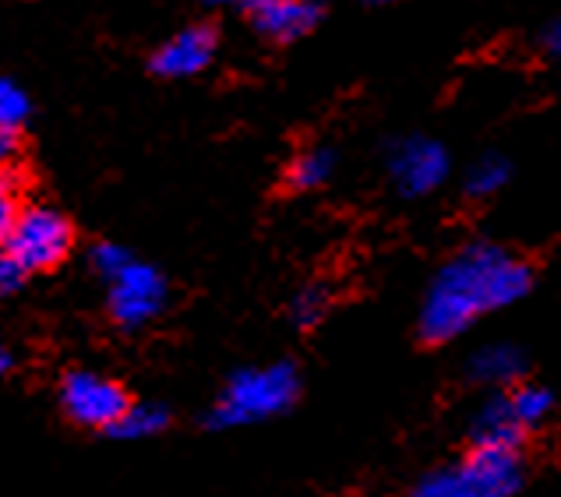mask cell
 <instances>
[{
  "instance_id": "14",
  "label": "cell",
  "mask_w": 561,
  "mask_h": 497,
  "mask_svg": "<svg viewBox=\"0 0 561 497\" xmlns=\"http://www.w3.org/2000/svg\"><path fill=\"white\" fill-rule=\"evenodd\" d=\"M505 395H508V406L516 413V420L523 424L526 435L537 430L554 413V392L543 389V384L519 381V384H512V389H505Z\"/></svg>"
},
{
  "instance_id": "22",
  "label": "cell",
  "mask_w": 561,
  "mask_h": 497,
  "mask_svg": "<svg viewBox=\"0 0 561 497\" xmlns=\"http://www.w3.org/2000/svg\"><path fill=\"white\" fill-rule=\"evenodd\" d=\"M14 152H19V135H14V131H4V127H0V170H4V166L11 163Z\"/></svg>"
},
{
  "instance_id": "23",
  "label": "cell",
  "mask_w": 561,
  "mask_h": 497,
  "mask_svg": "<svg viewBox=\"0 0 561 497\" xmlns=\"http://www.w3.org/2000/svg\"><path fill=\"white\" fill-rule=\"evenodd\" d=\"M11 367H14V357H11V349H8L4 343H0V378H4V374L11 371Z\"/></svg>"
},
{
  "instance_id": "13",
  "label": "cell",
  "mask_w": 561,
  "mask_h": 497,
  "mask_svg": "<svg viewBox=\"0 0 561 497\" xmlns=\"http://www.w3.org/2000/svg\"><path fill=\"white\" fill-rule=\"evenodd\" d=\"M512 181V163L508 155L502 152H484L480 159H473L467 176H462V190H467L470 198H494L499 190Z\"/></svg>"
},
{
  "instance_id": "9",
  "label": "cell",
  "mask_w": 561,
  "mask_h": 497,
  "mask_svg": "<svg viewBox=\"0 0 561 497\" xmlns=\"http://www.w3.org/2000/svg\"><path fill=\"white\" fill-rule=\"evenodd\" d=\"M216 50L219 36L213 25H187L152 54V71L159 78H195L213 63Z\"/></svg>"
},
{
  "instance_id": "5",
  "label": "cell",
  "mask_w": 561,
  "mask_h": 497,
  "mask_svg": "<svg viewBox=\"0 0 561 497\" xmlns=\"http://www.w3.org/2000/svg\"><path fill=\"white\" fill-rule=\"evenodd\" d=\"M385 170L403 198H427L448 181L453 155L431 135H403L385 152Z\"/></svg>"
},
{
  "instance_id": "21",
  "label": "cell",
  "mask_w": 561,
  "mask_h": 497,
  "mask_svg": "<svg viewBox=\"0 0 561 497\" xmlns=\"http://www.w3.org/2000/svg\"><path fill=\"white\" fill-rule=\"evenodd\" d=\"M28 271L11 258L8 247H0V297H11L25 282Z\"/></svg>"
},
{
  "instance_id": "15",
  "label": "cell",
  "mask_w": 561,
  "mask_h": 497,
  "mask_svg": "<svg viewBox=\"0 0 561 497\" xmlns=\"http://www.w3.org/2000/svg\"><path fill=\"white\" fill-rule=\"evenodd\" d=\"M170 413L159 403H127L124 413L117 416V424L110 427V435H117L124 441H146L156 438L159 430H167Z\"/></svg>"
},
{
  "instance_id": "7",
  "label": "cell",
  "mask_w": 561,
  "mask_h": 497,
  "mask_svg": "<svg viewBox=\"0 0 561 497\" xmlns=\"http://www.w3.org/2000/svg\"><path fill=\"white\" fill-rule=\"evenodd\" d=\"M127 403L131 398L121 384L100 371H71L60 381V406L78 427L110 430Z\"/></svg>"
},
{
  "instance_id": "24",
  "label": "cell",
  "mask_w": 561,
  "mask_h": 497,
  "mask_svg": "<svg viewBox=\"0 0 561 497\" xmlns=\"http://www.w3.org/2000/svg\"><path fill=\"white\" fill-rule=\"evenodd\" d=\"M208 8H233V4H248V0H205Z\"/></svg>"
},
{
  "instance_id": "3",
  "label": "cell",
  "mask_w": 561,
  "mask_h": 497,
  "mask_svg": "<svg viewBox=\"0 0 561 497\" xmlns=\"http://www.w3.org/2000/svg\"><path fill=\"white\" fill-rule=\"evenodd\" d=\"M523 476V448L473 444L467 459L427 473L413 497H512Z\"/></svg>"
},
{
  "instance_id": "19",
  "label": "cell",
  "mask_w": 561,
  "mask_h": 497,
  "mask_svg": "<svg viewBox=\"0 0 561 497\" xmlns=\"http://www.w3.org/2000/svg\"><path fill=\"white\" fill-rule=\"evenodd\" d=\"M537 50L548 60L561 63V11H554L551 19L537 28Z\"/></svg>"
},
{
  "instance_id": "20",
  "label": "cell",
  "mask_w": 561,
  "mask_h": 497,
  "mask_svg": "<svg viewBox=\"0 0 561 497\" xmlns=\"http://www.w3.org/2000/svg\"><path fill=\"white\" fill-rule=\"evenodd\" d=\"M127 258H131V254H127L121 244H100V247L92 251V268H95V276L110 279Z\"/></svg>"
},
{
  "instance_id": "17",
  "label": "cell",
  "mask_w": 561,
  "mask_h": 497,
  "mask_svg": "<svg viewBox=\"0 0 561 497\" xmlns=\"http://www.w3.org/2000/svg\"><path fill=\"white\" fill-rule=\"evenodd\" d=\"M329 290H322V286H308V290H300L290 303V317H294V325L300 328H314V325H322L325 322V314H329Z\"/></svg>"
},
{
  "instance_id": "4",
  "label": "cell",
  "mask_w": 561,
  "mask_h": 497,
  "mask_svg": "<svg viewBox=\"0 0 561 497\" xmlns=\"http://www.w3.org/2000/svg\"><path fill=\"white\" fill-rule=\"evenodd\" d=\"M71 244H75L71 222L64 219L57 208L28 205L19 212L8 240L0 247H8V254L25 271H46V268H57L64 258H68Z\"/></svg>"
},
{
  "instance_id": "18",
  "label": "cell",
  "mask_w": 561,
  "mask_h": 497,
  "mask_svg": "<svg viewBox=\"0 0 561 497\" xmlns=\"http://www.w3.org/2000/svg\"><path fill=\"white\" fill-rule=\"evenodd\" d=\"M22 212V201H19V184L11 181V176L0 170V244L8 240L14 219Z\"/></svg>"
},
{
  "instance_id": "8",
  "label": "cell",
  "mask_w": 561,
  "mask_h": 497,
  "mask_svg": "<svg viewBox=\"0 0 561 497\" xmlns=\"http://www.w3.org/2000/svg\"><path fill=\"white\" fill-rule=\"evenodd\" d=\"M248 22L268 43H297L322 22V0H248Z\"/></svg>"
},
{
  "instance_id": "12",
  "label": "cell",
  "mask_w": 561,
  "mask_h": 497,
  "mask_svg": "<svg viewBox=\"0 0 561 497\" xmlns=\"http://www.w3.org/2000/svg\"><path fill=\"white\" fill-rule=\"evenodd\" d=\"M335 163H340V159H335V152L329 146H311L290 159V166H286V184L294 190H318L332 181Z\"/></svg>"
},
{
  "instance_id": "25",
  "label": "cell",
  "mask_w": 561,
  "mask_h": 497,
  "mask_svg": "<svg viewBox=\"0 0 561 497\" xmlns=\"http://www.w3.org/2000/svg\"><path fill=\"white\" fill-rule=\"evenodd\" d=\"M367 8H389V4H399V0H360Z\"/></svg>"
},
{
  "instance_id": "2",
  "label": "cell",
  "mask_w": 561,
  "mask_h": 497,
  "mask_svg": "<svg viewBox=\"0 0 561 497\" xmlns=\"http://www.w3.org/2000/svg\"><path fill=\"white\" fill-rule=\"evenodd\" d=\"M300 395V374L294 363H265V367H244L237 371L216 398L208 424L219 430L251 427L286 413Z\"/></svg>"
},
{
  "instance_id": "11",
  "label": "cell",
  "mask_w": 561,
  "mask_h": 497,
  "mask_svg": "<svg viewBox=\"0 0 561 497\" xmlns=\"http://www.w3.org/2000/svg\"><path fill=\"white\" fill-rule=\"evenodd\" d=\"M526 430L516 420V413L508 406L505 389L494 392L484 406L477 409L470 424V444H502V448H523Z\"/></svg>"
},
{
  "instance_id": "10",
  "label": "cell",
  "mask_w": 561,
  "mask_h": 497,
  "mask_svg": "<svg viewBox=\"0 0 561 497\" xmlns=\"http://www.w3.org/2000/svg\"><path fill=\"white\" fill-rule=\"evenodd\" d=\"M467 374H470V381L484 384V389L502 392V389H512V384L523 381L526 357H523V349L512 343H488L470 357Z\"/></svg>"
},
{
  "instance_id": "16",
  "label": "cell",
  "mask_w": 561,
  "mask_h": 497,
  "mask_svg": "<svg viewBox=\"0 0 561 497\" xmlns=\"http://www.w3.org/2000/svg\"><path fill=\"white\" fill-rule=\"evenodd\" d=\"M28 114H32V103H28L25 89L14 85L11 78H0V127L19 135Z\"/></svg>"
},
{
  "instance_id": "1",
  "label": "cell",
  "mask_w": 561,
  "mask_h": 497,
  "mask_svg": "<svg viewBox=\"0 0 561 497\" xmlns=\"http://www.w3.org/2000/svg\"><path fill=\"white\" fill-rule=\"evenodd\" d=\"M534 286V268L499 244H467L431 279L421 303V335L427 343H453L480 317L519 303Z\"/></svg>"
},
{
  "instance_id": "6",
  "label": "cell",
  "mask_w": 561,
  "mask_h": 497,
  "mask_svg": "<svg viewBox=\"0 0 561 497\" xmlns=\"http://www.w3.org/2000/svg\"><path fill=\"white\" fill-rule=\"evenodd\" d=\"M106 308L121 328L127 332L146 328L167 308V279L152 265L127 258L106 279Z\"/></svg>"
}]
</instances>
